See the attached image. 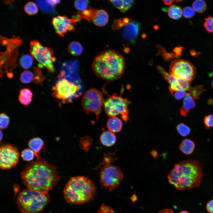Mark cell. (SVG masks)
Instances as JSON below:
<instances>
[{
	"label": "cell",
	"instance_id": "ba28073f",
	"mask_svg": "<svg viewBox=\"0 0 213 213\" xmlns=\"http://www.w3.org/2000/svg\"><path fill=\"white\" fill-rule=\"evenodd\" d=\"M130 102L121 95L115 93L104 100L103 106L106 113L109 117L120 115L122 119L126 121L128 119V106Z\"/></svg>",
	"mask_w": 213,
	"mask_h": 213
},
{
	"label": "cell",
	"instance_id": "6da1fadb",
	"mask_svg": "<svg viewBox=\"0 0 213 213\" xmlns=\"http://www.w3.org/2000/svg\"><path fill=\"white\" fill-rule=\"evenodd\" d=\"M20 177L27 188L45 192L52 189L59 178L56 167L43 159L27 164L21 172Z\"/></svg>",
	"mask_w": 213,
	"mask_h": 213
},
{
	"label": "cell",
	"instance_id": "4316f807",
	"mask_svg": "<svg viewBox=\"0 0 213 213\" xmlns=\"http://www.w3.org/2000/svg\"><path fill=\"white\" fill-rule=\"evenodd\" d=\"M36 3L40 9L43 12L54 14L55 10L53 7L50 4L46 1L38 0Z\"/></svg>",
	"mask_w": 213,
	"mask_h": 213
},
{
	"label": "cell",
	"instance_id": "7c38bea8",
	"mask_svg": "<svg viewBox=\"0 0 213 213\" xmlns=\"http://www.w3.org/2000/svg\"><path fill=\"white\" fill-rule=\"evenodd\" d=\"M20 159L17 148L14 145L4 144L0 148V168L2 170L15 167Z\"/></svg>",
	"mask_w": 213,
	"mask_h": 213
},
{
	"label": "cell",
	"instance_id": "7402d4cb",
	"mask_svg": "<svg viewBox=\"0 0 213 213\" xmlns=\"http://www.w3.org/2000/svg\"><path fill=\"white\" fill-rule=\"evenodd\" d=\"M195 147L194 143L188 138L183 140L180 143V149L184 154L190 155L192 153Z\"/></svg>",
	"mask_w": 213,
	"mask_h": 213
},
{
	"label": "cell",
	"instance_id": "74e56055",
	"mask_svg": "<svg viewBox=\"0 0 213 213\" xmlns=\"http://www.w3.org/2000/svg\"><path fill=\"white\" fill-rule=\"evenodd\" d=\"M9 123V118L6 114L1 113L0 115V127L1 129L6 128Z\"/></svg>",
	"mask_w": 213,
	"mask_h": 213
},
{
	"label": "cell",
	"instance_id": "484cf974",
	"mask_svg": "<svg viewBox=\"0 0 213 213\" xmlns=\"http://www.w3.org/2000/svg\"><path fill=\"white\" fill-rule=\"evenodd\" d=\"M68 50L69 53L74 56L80 55L83 51V48L79 42L77 41H72L69 45Z\"/></svg>",
	"mask_w": 213,
	"mask_h": 213
},
{
	"label": "cell",
	"instance_id": "e575fe53",
	"mask_svg": "<svg viewBox=\"0 0 213 213\" xmlns=\"http://www.w3.org/2000/svg\"><path fill=\"white\" fill-rule=\"evenodd\" d=\"M96 9L88 8L82 12H79L82 18H83L88 21H92L93 15Z\"/></svg>",
	"mask_w": 213,
	"mask_h": 213
},
{
	"label": "cell",
	"instance_id": "4dcf8cb0",
	"mask_svg": "<svg viewBox=\"0 0 213 213\" xmlns=\"http://www.w3.org/2000/svg\"><path fill=\"white\" fill-rule=\"evenodd\" d=\"M34 75L32 72L29 70H25L21 74L20 80L23 83H29L34 80Z\"/></svg>",
	"mask_w": 213,
	"mask_h": 213
},
{
	"label": "cell",
	"instance_id": "4fadbf2b",
	"mask_svg": "<svg viewBox=\"0 0 213 213\" xmlns=\"http://www.w3.org/2000/svg\"><path fill=\"white\" fill-rule=\"evenodd\" d=\"M3 45L6 46V49L4 52L1 54V65L2 67L6 66V64L8 66L14 65L16 62L17 55H14V53H17V48L21 44V41L19 38H14L11 39H8L5 38H2Z\"/></svg>",
	"mask_w": 213,
	"mask_h": 213
},
{
	"label": "cell",
	"instance_id": "b9f144b4",
	"mask_svg": "<svg viewBox=\"0 0 213 213\" xmlns=\"http://www.w3.org/2000/svg\"><path fill=\"white\" fill-rule=\"evenodd\" d=\"M204 123L207 129L213 127V114L205 116L204 118Z\"/></svg>",
	"mask_w": 213,
	"mask_h": 213
},
{
	"label": "cell",
	"instance_id": "7a4b0ae2",
	"mask_svg": "<svg viewBox=\"0 0 213 213\" xmlns=\"http://www.w3.org/2000/svg\"><path fill=\"white\" fill-rule=\"evenodd\" d=\"M203 175L200 162L188 159L175 164L169 173L168 179L176 189L185 190L199 187Z\"/></svg>",
	"mask_w": 213,
	"mask_h": 213
},
{
	"label": "cell",
	"instance_id": "db71d44e",
	"mask_svg": "<svg viewBox=\"0 0 213 213\" xmlns=\"http://www.w3.org/2000/svg\"><path fill=\"white\" fill-rule=\"evenodd\" d=\"M212 88H213V81H212Z\"/></svg>",
	"mask_w": 213,
	"mask_h": 213
},
{
	"label": "cell",
	"instance_id": "30bf717a",
	"mask_svg": "<svg viewBox=\"0 0 213 213\" xmlns=\"http://www.w3.org/2000/svg\"><path fill=\"white\" fill-rule=\"evenodd\" d=\"M104 101L102 93L96 89L92 88L85 93L82 98L81 104L87 114L94 113L98 120Z\"/></svg>",
	"mask_w": 213,
	"mask_h": 213
},
{
	"label": "cell",
	"instance_id": "ffe728a7",
	"mask_svg": "<svg viewBox=\"0 0 213 213\" xmlns=\"http://www.w3.org/2000/svg\"><path fill=\"white\" fill-rule=\"evenodd\" d=\"M100 140L103 145L110 147L115 143L116 137L113 133L109 131H105L101 135Z\"/></svg>",
	"mask_w": 213,
	"mask_h": 213
},
{
	"label": "cell",
	"instance_id": "d590c367",
	"mask_svg": "<svg viewBox=\"0 0 213 213\" xmlns=\"http://www.w3.org/2000/svg\"><path fill=\"white\" fill-rule=\"evenodd\" d=\"M34 153L31 149H25L23 150L21 154L22 159L25 161L32 160L34 157Z\"/></svg>",
	"mask_w": 213,
	"mask_h": 213
},
{
	"label": "cell",
	"instance_id": "9c48e42d",
	"mask_svg": "<svg viewBox=\"0 0 213 213\" xmlns=\"http://www.w3.org/2000/svg\"><path fill=\"white\" fill-rule=\"evenodd\" d=\"M30 51L32 56L50 72H54L55 68L53 62L55 60L53 50L44 46L38 41L33 40L30 43Z\"/></svg>",
	"mask_w": 213,
	"mask_h": 213
},
{
	"label": "cell",
	"instance_id": "bcb514c9",
	"mask_svg": "<svg viewBox=\"0 0 213 213\" xmlns=\"http://www.w3.org/2000/svg\"><path fill=\"white\" fill-rule=\"evenodd\" d=\"M183 48L181 46L175 48V52L176 53V56H178L181 55Z\"/></svg>",
	"mask_w": 213,
	"mask_h": 213
},
{
	"label": "cell",
	"instance_id": "f907efd6",
	"mask_svg": "<svg viewBox=\"0 0 213 213\" xmlns=\"http://www.w3.org/2000/svg\"><path fill=\"white\" fill-rule=\"evenodd\" d=\"M190 53L192 56L194 57H196L199 55V53L194 50H191L190 51Z\"/></svg>",
	"mask_w": 213,
	"mask_h": 213
},
{
	"label": "cell",
	"instance_id": "11a10c76",
	"mask_svg": "<svg viewBox=\"0 0 213 213\" xmlns=\"http://www.w3.org/2000/svg\"></svg>",
	"mask_w": 213,
	"mask_h": 213
},
{
	"label": "cell",
	"instance_id": "44dd1931",
	"mask_svg": "<svg viewBox=\"0 0 213 213\" xmlns=\"http://www.w3.org/2000/svg\"><path fill=\"white\" fill-rule=\"evenodd\" d=\"M122 124L121 120L116 117H110L107 123V127L109 131L113 133L118 132L122 128Z\"/></svg>",
	"mask_w": 213,
	"mask_h": 213
},
{
	"label": "cell",
	"instance_id": "c3c4849f",
	"mask_svg": "<svg viewBox=\"0 0 213 213\" xmlns=\"http://www.w3.org/2000/svg\"><path fill=\"white\" fill-rule=\"evenodd\" d=\"M46 1L51 6H53L59 3V0H46Z\"/></svg>",
	"mask_w": 213,
	"mask_h": 213
},
{
	"label": "cell",
	"instance_id": "8d00e7d4",
	"mask_svg": "<svg viewBox=\"0 0 213 213\" xmlns=\"http://www.w3.org/2000/svg\"><path fill=\"white\" fill-rule=\"evenodd\" d=\"M88 3L87 0H77L75 1L74 5L77 9L83 11L86 9Z\"/></svg>",
	"mask_w": 213,
	"mask_h": 213
},
{
	"label": "cell",
	"instance_id": "5b68a950",
	"mask_svg": "<svg viewBox=\"0 0 213 213\" xmlns=\"http://www.w3.org/2000/svg\"><path fill=\"white\" fill-rule=\"evenodd\" d=\"M49 200L48 192L27 188L19 193L17 203L19 209L23 213H39Z\"/></svg>",
	"mask_w": 213,
	"mask_h": 213
},
{
	"label": "cell",
	"instance_id": "2e32d148",
	"mask_svg": "<svg viewBox=\"0 0 213 213\" xmlns=\"http://www.w3.org/2000/svg\"><path fill=\"white\" fill-rule=\"evenodd\" d=\"M139 24L137 22L130 19L124 26L122 36L123 37L131 42L136 38L138 31Z\"/></svg>",
	"mask_w": 213,
	"mask_h": 213
},
{
	"label": "cell",
	"instance_id": "d4e9b609",
	"mask_svg": "<svg viewBox=\"0 0 213 213\" xmlns=\"http://www.w3.org/2000/svg\"><path fill=\"white\" fill-rule=\"evenodd\" d=\"M167 12L169 16L174 20L179 19L183 14V10L181 7L175 5H171L168 8Z\"/></svg>",
	"mask_w": 213,
	"mask_h": 213
},
{
	"label": "cell",
	"instance_id": "3957f363",
	"mask_svg": "<svg viewBox=\"0 0 213 213\" xmlns=\"http://www.w3.org/2000/svg\"><path fill=\"white\" fill-rule=\"evenodd\" d=\"M125 67V59L118 52L112 50L104 51L94 59L93 70L100 78L108 81L121 78Z\"/></svg>",
	"mask_w": 213,
	"mask_h": 213
},
{
	"label": "cell",
	"instance_id": "816d5d0a",
	"mask_svg": "<svg viewBox=\"0 0 213 213\" xmlns=\"http://www.w3.org/2000/svg\"><path fill=\"white\" fill-rule=\"evenodd\" d=\"M179 213H190L186 211H182L180 212Z\"/></svg>",
	"mask_w": 213,
	"mask_h": 213
},
{
	"label": "cell",
	"instance_id": "f5cc1de1",
	"mask_svg": "<svg viewBox=\"0 0 213 213\" xmlns=\"http://www.w3.org/2000/svg\"><path fill=\"white\" fill-rule=\"evenodd\" d=\"M0 134H1L0 140H1L2 137V136H3L2 133L1 131V130Z\"/></svg>",
	"mask_w": 213,
	"mask_h": 213
},
{
	"label": "cell",
	"instance_id": "ee69618b",
	"mask_svg": "<svg viewBox=\"0 0 213 213\" xmlns=\"http://www.w3.org/2000/svg\"><path fill=\"white\" fill-rule=\"evenodd\" d=\"M186 93V91L183 90L178 91L174 93V96L177 100H180L185 96Z\"/></svg>",
	"mask_w": 213,
	"mask_h": 213
},
{
	"label": "cell",
	"instance_id": "f1b7e54d",
	"mask_svg": "<svg viewBox=\"0 0 213 213\" xmlns=\"http://www.w3.org/2000/svg\"><path fill=\"white\" fill-rule=\"evenodd\" d=\"M205 90L204 86L200 85L191 87L189 93L195 100L199 99L200 95Z\"/></svg>",
	"mask_w": 213,
	"mask_h": 213
},
{
	"label": "cell",
	"instance_id": "f6af8a7d",
	"mask_svg": "<svg viewBox=\"0 0 213 213\" xmlns=\"http://www.w3.org/2000/svg\"><path fill=\"white\" fill-rule=\"evenodd\" d=\"M206 209L209 213H213V200L209 201L206 205Z\"/></svg>",
	"mask_w": 213,
	"mask_h": 213
},
{
	"label": "cell",
	"instance_id": "f546056e",
	"mask_svg": "<svg viewBox=\"0 0 213 213\" xmlns=\"http://www.w3.org/2000/svg\"><path fill=\"white\" fill-rule=\"evenodd\" d=\"M206 4L203 0H196L194 1L192 4V8L195 12L202 13L205 11L206 8Z\"/></svg>",
	"mask_w": 213,
	"mask_h": 213
},
{
	"label": "cell",
	"instance_id": "8fae6325",
	"mask_svg": "<svg viewBox=\"0 0 213 213\" xmlns=\"http://www.w3.org/2000/svg\"><path fill=\"white\" fill-rule=\"evenodd\" d=\"M169 73L176 78L191 83L196 77V69L189 61L184 59L174 60L170 64Z\"/></svg>",
	"mask_w": 213,
	"mask_h": 213
},
{
	"label": "cell",
	"instance_id": "7bdbcfd3",
	"mask_svg": "<svg viewBox=\"0 0 213 213\" xmlns=\"http://www.w3.org/2000/svg\"><path fill=\"white\" fill-rule=\"evenodd\" d=\"M97 213H114V212L110 207L103 204L98 209Z\"/></svg>",
	"mask_w": 213,
	"mask_h": 213
},
{
	"label": "cell",
	"instance_id": "8992f818",
	"mask_svg": "<svg viewBox=\"0 0 213 213\" xmlns=\"http://www.w3.org/2000/svg\"><path fill=\"white\" fill-rule=\"evenodd\" d=\"M55 85L53 87L52 96L62 100L63 103L70 102L79 95L80 86L72 80L71 75L65 77H58Z\"/></svg>",
	"mask_w": 213,
	"mask_h": 213
},
{
	"label": "cell",
	"instance_id": "603a6c76",
	"mask_svg": "<svg viewBox=\"0 0 213 213\" xmlns=\"http://www.w3.org/2000/svg\"><path fill=\"white\" fill-rule=\"evenodd\" d=\"M33 94L28 88H24L21 90L19 96V99L22 104L27 105L32 101Z\"/></svg>",
	"mask_w": 213,
	"mask_h": 213
},
{
	"label": "cell",
	"instance_id": "1f68e13d",
	"mask_svg": "<svg viewBox=\"0 0 213 213\" xmlns=\"http://www.w3.org/2000/svg\"><path fill=\"white\" fill-rule=\"evenodd\" d=\"M24 10L28 14L32 15L35 14L38 12V8L34 3L30 1L26 4L24 7Z\"/></svg>",
	"mask_w": 213,
	"mask_h": 213
},
{
	"label": "cell",
	"instance_id": "ac0fdd59",
	"mask_svg": "<svg viewBox=\"0 0 213 213\" xmlns=\"http://www.w3.org/2000/svg\"><path fill=\"white\" fill-rule=\"evenodd\" d=\"M196 104L194 100L189 93H187L184 98L182 105L180 109V114L182 116L186 117L189 111L194 108Z\"/></svg>",
	"mask_w": 213,
	"mask_h": 213
},
{
	"label": "cell",
	"instance_id": "9a60e30c",
	"mask_svg": "<svg viewBox=\"0 0 213 213\" xmlns=\"http://www.w3.org/2000/svg\"><path fill=\"white\" fill-rule=\"evenodd\" d=\"M77 21L74 18L71 19L66 16L59 15L53 18L52 23L57 33L63 37L68 31L74 30L75 24Z\"/></svg>",
	"mask_w": 213,
	"mask_h": 213
},
{
	"label": "cell",
	"instance_id": "ab89813d",
	"mask_svg": "<svg viewBox=\"0 0 213 213\" xmlns=\"http://www.w3.org/2000/svg\"><path fill=\"white\" fill-rule=\"evenodd\" d=\"M34 81L36 83H42L44 79L40 70L37 67L34 68Z\"/></svg>",
	"mask_w": 213,
	"mask_h": 213
},
{
	"label": "cell",
	"instance_id": "7dc6e473",
	"mask_svg": "<svg viewBox=\"0 0 213 213\" xmlns=\"http://www.w3.org/2000/svg\"><path fill=\"white\" fill-rule=\"evenodd\" d=\"M159 213H174L173 211L171 209L167 208L162 209L159 212Z\"/></svg>",
	"mask_w": 213,
	"mask_h": 213
},
{
	"label": "cell",
	"instance_id": "f35d334b",
	"mask_svg": "<svg viewBox=\"0 0 213 213\" xmlns=\"http://www.w3.org/2000/svg\"><path fill=\"white\" fill-rule=\"evenodd\" d=\"M130 19L127 18L116 20L114 21L112 26V28L114 29L117 30L124 26L128 23Z\"/></svg>",
	"mask_w": 213,
	"mask_h": 213
},
{
	"label": "cell",
	"instance_id": "836d02e7",
	"mask_svg": "<svg viewBox=\"0 0 213 213\" xmlns=\"http://www.w3.org/2000/svg\"><path fill=\"white\" fill-rule=\"evenodd\" d=\"M203 26L208 33H213V17L209 16L205 19Z\"/></svg>",
	"mask_w": 213,
	"mask_h": 213
},
{
	"label": "cell",
	"instance_id": "681fc988",
	"mask_svg": "<svg viewBox=\"0 0 213 213\" xmlns=\"http://www.w3.org/2000/svg\"><path fill=\"white\" fill-rule=\"evenodd\" d=\"M164 4L166 5H171L174 0H163Z\"/></svg>",
	"mask_w": 213,
	"mask_h": 213
},
{
	"label": "cell",
	"instance_id": "60d3db41",
	"mask_svg": "<svg viewBox=\"0 0 213 213\" xmlns=\"http://www.w3.org/2000/svg\"><path fill=\"white\" fill-rule=\"evenodd\" d=\"M195 14V11L192 7L186 6L184 7L183 9V15L186 18H189L193 17Z\"/></svg>",
	"mask_w": 213,
	"mask_h": 213
},
{
	"label": "cell",
	"instance_id": "83f0119b",
	"mask_svg": "<svg viewBox=\"0 0 213 213\" xmlns=\"http://www.w3.org/2000/svg\"><path fill=\"white\" fill-rule=\"evenodd\" d=\"M19 62L22 68L27 69L32 66L33 62V58L29 54H24L20 58Z\"/></svg>",
	"mask_w": 213,
	"mask_h": 213
},
{
	"label": "cell",
	"instance_id": "52a82bcc",
	"mask_svg": "<svg viewBox=\"0 0 213 213\" xmlns=\"http://www.w3.org/2000/svg\"><path fill=\"white\" fill-rule=\"evenodd\" d=\"M107 158L104 156V165L101 168L100 181L102 188L111 191L119 185L123 175L119 167L110 164L114 160Z\"/></svg>",
	"mask_w": 213,
	"mask_h": 213
},
{
	"label": "cell",
	"instance_id": "d6a6232c",
	"mask_svg": "<svg viewBox=\"0 0 213 213\" xmlns=\"http://www.w3.org/2000/svg\"><path fill=\"white\" fill-rule=\"evenodd\" d=\"M176 129L178 133L183 136L188 135L191 132L190 128L188 126L182 123L177 125Z\"/></svg>",
	"mask_w": 213,
	"mask_h": 213
},
{
	"label": "cell",
	"instance_id": "5bb4252c",
	"mask_svg": "<svg viewBox=\"0 0 213 213\" xmlns=\"http://www.w3.org/2000/svg\"><path fill=\"white\" fill-rule=\"evenodd\" d=\"M157 68L170 84L169 89L172 94L180 90L189 91L191 87L190 82L171 75L161 67L158 66Z\"/></svg>",
	"mask_w": 213,
	"mask_h": 213
},
{
	"label": "cell",
	"instance_id": "cb8c5ba5",
	"mask_svg": "<svg viewBox=\"0 0 213 213\" xmlns=\"http://www.w3.org/2000/svg\"><path fill=\"white\" fill-rule=\"evenodd\" d=\"M112 4L121 12H125L133 5V0H110Z\"/></svg>",
	"mask_w": 213,
	"mask_h": 213
},
{
	"label": "cell",
	"instance_id": "d6986e66",
	"mask_svg": "<svg viewBox=\"0 0 213 213\" xmlns=\"http://www.w3.org/2000/svg\"><path fill=\"white\" fill-rule=\"evenodd\" d=\"M43 141L39 138H35L31 139L28 142V145L34 153L37 158V160L41 159L39 156V152L41 149H44Z\"/></svg>",
	"mask_w": 213,
	"mask_h": 213
},
{
	"label": "cell",
	"instance_id": "277c9868",
	"mask_svg": "<svg viewBox=\"0 0 213 213\" xmlns=\"http://www.w3.org/2000/svg\"><path fill=\"white\" fill-rule=\"evenodd\" d=\"M96 187L93 182L84 176L71 178L63 190L64 198L71 204H81L87 202L94 197Z\"/></svg>",
	"mask_w": 213,
	"mask_h": 213
},
{
	"label": "cell",
	"instance_id": "e0dca14e",
	"mask_svg": "<svg viewBox=\"0 0 213 213\" xmlns=\"http://www.w3.org/2000/svg\"><path fill=\"white\" fill-rule=\"evenodd\" d=\"M109 20V16L107 12L104 10L96 9L92 18L93 23L98 26H103L107 23Z\"/></svg>",
	"mask_w": 213,
	"mask_h": 213
}]
</instances>
